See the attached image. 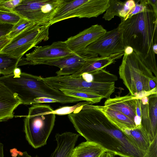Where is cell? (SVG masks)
Returning a JSON list of instances; mask_svg holds the SVG:
<instances>
[{"label":"cell","instance_id":"cell-14","mask_svg":"<svg viewBox=\"0 0 157 157\" xmlns=\"http://www.w3.org/2000/svg\"><path fill=\"white\" fill-rule=\"evenodd\" d=\"M106 31L101 25L96 24L68 38L64 42L72 52L78 53L84 51Z\"/></svg>","mask_w":157,"mask_h":157},{"label":"cell","instance_id":"cell-38","mask_svg":"<svg viewBox=\"0 0 157 157\" xmlns=\"http://www.w3.org/2000/svg\"><path fill=\"white\" fill-rule=\"evenodd\" d=\"M21 73V69L17 67L14 70L13 73L14 77H18L20 75Z\"/></svg>","mask_w":157,"mask_h":157},{"label":"cell","instance_id":"cell-41","mask_svg":"<svg viewBox=\"0 0 157 157\" xmlns=\"http://www.w3.org/2000/svg\"><path fill=\"white\" fill-rule=\"evenodd\" d=\"M153 50L155 54H157V44H154L153 46Z\"/></svg>","mask_w":157,"mask_h":157},{"label":"cell","instance_id":"cell-10","mask_svg":"<svg viewBox=\"0 0 157 157\" xmlns=\"http://www.w3.org/2000/svg\"><path fill=\"white\" fill-rule=\"evenodd\" d=\"M125 46L121 30L117 27L106 31L84 51L101 56H108L124 52Z\"/></svg>","mask_w":157,"mask_h":157},{"label":"cell","instance_id":"cell-6","mask_svg":"<svg viewBox=\"0 0 157 157\" xmlns=\"http://www.w3.org/2000/svg\"><path fill=\"white\" fill-rule=\"evenodd\" d=\"M43 80L52 87L60 91L68 90L96 94L108 99L115 90V82H101L93 81L88 82L81 76L70 75L54 76L42 78Z\"/></svg>","mask_w":157,"mask_h":157},{"label":"cell","instance_id":"cell-33","mask_svg":"<svg viewBox=\"0 0 157 157\" xmlns=\"http://www.w3.org/2000/svg\"><path fill=\"white\" fill-rule=\"evenodd\" d=\"M81 76L86 82H90L94 81V77L91 74L86 73H84Z\"/></svg>","mask_w":157,"mask_h":157},{"label":"cell","instance_id":"cell-19","mask_svg":"<svg viewBox=\"0 0 157 157\" xmlns=\"http://www.w3.org/2000/svg\"><path fill=\"white\" fill-rule=\"evenodd\" d=\"M115 125L127 136L138 150L145 154L151 143L148 135L141 126L130 129L119 124Z\"/></svg>","mask_w":157,"mask_h":157},{"label":"cell","instance_id":"cell-15","mask_svg":"<svg viewBox=\"0 0 157 157\" xmlns=\"http://www.w3.org/2000/svg\"><path fill=\"white\" fill-rule=\"evenodd\" d=\"M104 106L124 114L134 122L136 127L141 126V118L136 114V98L131 94L116 95L114 98L107 99Z\"/></svg>","mask_w":157,"mask_h":157},{"label":"cell","instance_id":"cell-3","mask_svg":"<svg viewBox=\"0 0 157 157\" xmlns=\"http://www.w3.org/2000/svg\"><path fill=\"white\" fill-rule=\"evenodd\" d=\"M3 84L15 94L22 104L31 105L45 103H66L85 101L69 96L48 85L41 76L21 72L18 77L13 73L0 77Z\"/></svg>","mask_w":157,"mask_h":157},{"label":"cell","instance_id":"cell-4","mask_svg":"<svg viewBox=\"0 0 157 157\" xmlns=\"http://www.w3.org/2000/svg\"><path fill=\"white\" fill-rule=\"evenodd\" d=\"M119 74L120 78L134 98L140 99L157 94V87L151 90L150 86V82L157 81V78L135 52L128 55L124 54Z\"/></svg>","mask_w":157,"mask_h":157},{"label":"cell","instance_id":"cell-23","mask_svg":"<svg viewBox=\"0 0 157 157\" xmlns=\"http://www.w3.org/2000/svg\"><path fill=\"white\" fill-rule=\"evenodd\" d=\"M19 59L8 54L0 52V74L6 76L13 73L18 67Z\"/></svg>","mask_w":157,"mask_h":157},{"label":"cell","instance_id":"cell-12","mask_svg":"<svg viewBox=\"0 0 157 157\" xmlns=\"http://www.w3.org/2000/svg\"><path fill=\"white\" fill-rule=\"evenodd\" d=\"M77 54L69 48L64 41L54 42L50 45L35 47L32 52L20 59L18 66L29 65L35 61L56 59Z\"/></svg>","mask_w":157,"mask_h":157},{"label":"cell","instance_id":"cell-43","mask_svg":"<svg viewBox=\"0 0 157 157\" xmlns=\"http://www.w3.org/2000/svg\"><path fill=\"white\" fill-rule=\"evenodd\" d=\"M124 157V156H122V157Z\"/></svg>","mask_w":157,"mask_h":157},{"label":"cell","instance_id":"cell-20","mask_svg":"<svg viewBox=\"0 0 157 157\" xmlns=\"http://www.w3.org/2000/svg\"><path fill=\"white\" fill-rule=\"evenodd\" d=\"M107 152L97 143L86 141L74 148L71 157H102Z\"/></svg>","mask_w":157,"mask_h":157},{"label":"cell","instance_id":"cell-42","mask_svg":"<svg viewBox=\"0 0 157 157\" xmlns=\"http://www.w3.org/2000/svg\"><path fill=\"white\" fill-rule=\"evenodd\" d=\"M4 0H0V4Z\"/></svg>","mask_w":157,"mask_h":157},{"label":"cell","instance_id":"cell-2","mask_svg":"<svg viewBox=\"0 0 157 157\" xmlns=\"http://www.w3.org/2000/svg\"><path fill=\"white\" fill-rule=\"evenodd\" d=\"M118 27L122 32L125 46L131 47L157 78L155 54L153 48L157 42V14L150 11L137 14L121 21Z\"/></svg>","mask_w":157,"mask_h":157},{"label":"cell","instance_id":"cell-25","mask_svg":"<svg viewBox=\"0 0 157 157\" xmlns=\"http://www.w3.org/2000/svg\"><path fill=\"white\" fill-rule=\"evenodd\" d=\"M36 24L21 18L16 24L13 25L11 31L7 36L6 38L11 40L26 29Z\"/></svg>","mask_w":157,"mask_h":157},{"label":"cell","instance_id":"cell-13","mask_svg":"<svg viewBox=\"0 0 157 157\" xmlns=\"http://www.w3.org/2000/svg\"><path fill=\"white\" fill-rule=\"evenodd\" d=\"M140 101L141 126L151 143L157 136V94L143 97Z\"/></svg>","mask_w":157,"mask_h":157},{"label":"cell","instance_id":"cell-7","mask_svg":"<svg viewBox=\"0 0 157 157\" xmlns=\"http://www.w3.org/2000/svg\"><path fill=\"white\" fill-rule=\"evenodd\" d=\"M109 0H65L64 4L49 23L51 25L62 21L77 17H97L105 12Z\"/></svg>","mask_w":157,"mask_h":157},{"label":"cell","instance_id":"cell-18","mask_svg":"<svg viewBox=\"0 0 157 157\" xmlns=\"http://www.w3.org/2000/svg\"><path fill=\"white\" fill-rule=\"evenodd\" d=\"M80 135L65 132L55 136L57 146L50 157H71L72 151Z\"/></svg>","mask_w":157,"mask_h":157},{"label":"cell","instance_id":"cell-21","mask_svg":"<svg viewBox=\"0 0 157 157\" xmlns=\"http://www.w3.org/2000/svg\"><path fill=\"white\" fill-rule=\"evenodd\" d=\"M129 10L125 2L119 0H109V6L103 18L106 21H110L115 16H117L121 18V20H125Z\"/></svg>","mask_w":157,"mask_h":157},{"label":"cell","instance_id":"cell-40","mask_svg":"<svg viewBox=\"0 0 157 157\" xmlns=\"http://www.w3.org/2000/svg\"><path fill=\"white\" fill-rule=\"evenodd\" d=\"M104 157H114L113 154L109 152H107L104 155Z\"/></svg>","mask_w":157,"mask_h":157},{"label":"cell","instance_id":"cell-36","mask_svg":"<svg viewBox=\"0 0 157 157\" xmlns=\"http://www.w3.org/2000/svg\"><path fill=\"white\" fill-rule=\"evenodd\" d=\"M133 52V50L131 47L129 46H125L124 50V54L126 55H130Z\"/></svg>","mask_w":157,"mask_h":157},{"label":"cell","instance_id":"cell-5","mask_svg":"<svg viewBox=\"0 0 157 157\" xmlns=\"http://www.w3.org/2000/svg\"><path fill=\"white\" fill-rule=\"evenodd\" d=\"M49 105H33L29 108L24 120L26 139L33 148L36 149L46 144L55 124L56 115Z\"/></svg>","mask_w":157,"mask_h":157},{"label":"cell","instance_id":"cell-30","mask_svg":"<svg viewBox=\"0 0 157 157\" xmlns=\"http://www.w3.org/2000/svg\"><path fill=\"white\" fill-rule=\"evenodd\" d=\"M21 1L22 0H4L0 4V10L13 11Z\"/></svg>","mask_w":157,"mask_h":157},{"label":"cell","instance_id":"cell-31","mask_svg":"<svg viewBox=\"0 0 157 157\" xmlns=\"http://www.w3.org/2000/svg\"><path fill=\"white\" fill-rule=\"evenodd\" d=\"M157 136L151 143L143 157H157Z\"/></svg>","mask_w":157,"mask_h":157},{"label":"cell","instance_id":"cell-35","mask_svg":"<svg viewBox=\"0 0 157 157\" xmlns=\"http://www.w3.org/2000/svg\"><path fill=\"white\" fill-rule=\"evenodd\" d=\"M148 1L151 5L154 12L157 14V0H148Z\"/></svg>","mask_w":157,"mask_h":157},{"label":"cell","instance_id":"cell-28","mask_svg":"<svg viewBox=\"0 0 157 157\" xmlns=\"http://www.w3.org/2000/svg\"><path fill=\"white\" fill-rule=\"evenodd\" d=\"M135 2L136 4L135 8L133 11L130 14L129 18L134 15L144 12H154L148 0H140L135 1Z\"/></svg>","mask_w":157,"mask_h":157},{"label":"cell","instance_id":"cell-34","mask_svg":"<svg viewBox=\"0 0 157 157\" xmlns=\"http://www.w3.org/2000/svg\"><path fill=\"white\" fill-rule=\"evenodd\" d=\"M11 40L7 38L0 40V52L10 42Z\"/></svg>","mask_w":157,"mask_h":157},{"label":"cell","instance_id":"cell-32","mask_svg":"<svg viewBox=\"0 0 157 157\" xmlns=\"http://www.w3.org/2000/svg\"><path fill=\"white\" fill-rule=\"evenodd\" d=\"M13 25L0 23V40L6 38Z\"/></svg>","mask_w":157,"mask_h":157},{"label":"cell","instance_id":"cell-8","mask_svg":"<svg viewBox=\"0 0 157 157\" xmlns=\"http://www.w3.org/2000/svg\"><path fill=\"white\" fill-rule=\"evenodd\" d=\"M49 23L36 24L26 29L11 39L0 52L20 59L28 51L49 39Z\"/></svg>","mask_w":157,"mask_h":157},{"label":"cell","instance_id":"cell-44","mask_svg":"<svg viewBox=\"0 0 157 157\" xmlns=\"http://www.w3.org/2000/svg\"></svg>","mask_w":157,"mask_h":157},{"label":"cell","instance_id":"cell-9","mask_svg":"<svg viewBox=\"0 0 157 157\" xmlns=\"http://www.w3.org/2000/svg\"><path fill=\"white\" fill-rule=\"evenodd\" d=\"M65 0H22L13 10L21 18L39 24L49 23Z\"/></svg>","mask_w":157,"mask_h":157},{"label":"cell","instance_id":"cell-37","mask_svg":"<svg viewBox=\"0 0 157 157\" xmlns=\"http://www.w3.org/2000/svg\"><path fill=\"white\" fill-rule=\"evenodd\" d=\"M17 157H37V156L33 157L29 155L26 151L22 152L17 151Z\"/></svg>","mask_w":157,"mask_h":157},{"label":"cell","instance_id":"cell-11","mask_svg":"<svg viewBox=\"0 0 157 157\" xmlns=\"http://www.w3.org/2000/svg\"><path fill=\"white\" fill-rule=\"evenodd\" d=\"M98 56L84 51L75 55L56 59L35 61L29 65L45 64L56 66L59 68L56 72L57 76H68L79 71L89 59Z\"/></svg>","mask_w":157,"mask_h":157},{"label":"cell","instance_id":"cell-29","mask_svg":"<svg viewBox=\"0 0 157 157\" xmlns=\"http://www.w3.org/2000/svg\"><path fill=\"white\" fill-rule=\"evenodd\" d=\"M92 105L91 103L89 101L79 102L76 105L72 106H64L60 107L55 110L52 113L55 115H64L69 114L74 112L78 108L87 104Z\"/></svg>","mask_w":157,"mask_h":157},{"label":"cell","instance_id":"cell-17","mask_svg":"<svg viewBox=\"0 0 157 157\" xmlns=\"http://www.w3.org/2000/svg\"><path fill=\"white\" fill-rule=\"evenodd\" d=\"M124 54V52H121L108 56L91 58L87 60L79 71L70 76L77 77L81 76L84 73L93 74L114 63L117 60L121 58Z\"/></svg>","mask_w":157,"mask_h":157},{"label":"cell","instance_id":"cell-1","mask_svg":"<svg viewBox=\"0 0 157 157\" xmlns=\"http://www.w3.org/2000/svg\"><path fill=\"white\" fill-rule=\"evenodd\" d=\"M78 134L86 141L97 143L113 155L124 157H143L127 136L108 119L99 105L87 104L68 115Z\"/></svg>","mask_w":157,"mask_h":157},{"label":"cell","instance_id":"cell-22","mask_svg":"<svg viewBox=\"0 0 157 157\" xmlns=\"http://www.w3.org/2000/svg\"><path fill=\"white\" fill-rule=\"evenodd\" d=\"M99 107L111 122L120 124L128 128L136 127L134 122L123 113L104 106L99 105Z\"/></svg>","mask_w":157,"mask_h":157},{"label":"cell","instance_id":"cell-39","mask_svg":"<svg viewBox=\"0 0 157 157\" xmlns=\"http://www.w3.org/2000/svg\"><path fill=\"white\" fill-rule=\"evenodd\" d=\"M0 157H4L3 145L0 143Z\"/></svg>","mask_w":157,"mask_h":157},{"label":"cell","instance_id":"cell-16","mask_svg":"<svg viewBox=\"0 0 157 157\" xmlns=\"http://www.w3.org/2000/svg\"><path fill=\"white\" fill-rule=\"evenodd\" d=\"M21 104L16 95L0 82V122L12 118L14 111Z\"/></svg>","mask_w":157,"mask_h":157},{"label":"cell","instance_id":"cell-24","mask_svg":"<svg viewBox=\"0 0 157 157\" xmlns=\"http://www.w3.org/2000/svg\"><path fill=\"white\" fill-rule=\"evenodd\" d=\"M60 91L66 95L82 98L85 101H90L92 105L99 102L103 98L101 96L91 93L68 90H62Z\"/></svg>","mask_w":157,"mask_h":157},{"label":"cell","instance_id":"cell-27","mask_svg":"<svg viewBox=\"0 0 157 157\" xmlns=\"http://www.w3.org/2000/svg\"><path fill=\"white\" fill-rule=\"evenodd\" d=\"M94 77V81L104 82H114L118 80L117 76L109 72L102 69L91 74Z\"/></svg>","mask_w":157,"mask_h":157},{"label":"cell","instance_id":"cell-26","mask_svg":"<svg viewBox=\"0 0 157 157\" xmlns=\"http://www.w3.org/2000/svg\"><path fill=\"white\" fill-rule=\"evenodd\" d=\"M21 18L13 11L0 10V23L14 25Z\"/></svg>","mask_w":157,"mask_h":157}]
</instances>
